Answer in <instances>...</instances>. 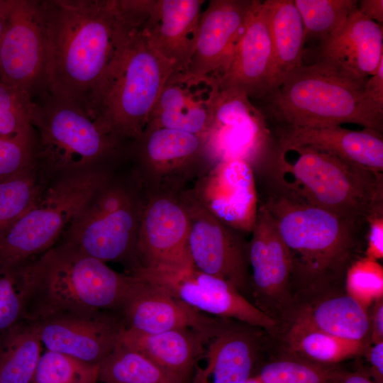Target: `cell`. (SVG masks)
Instances as JSON below:
<instances>
[{
    "mask_svg": "<svg viewBox=\"0 0 383 383\" xmlns=\"http://www.w3.org/2000/svg\"><path fill=\"white\" fill-rule=\"evenodd\" d=\"M39 7L45 90L91 115L95 94L145 11L134 0H39Z\"/></svg>",
    "mask_w": 383,
    "mask_h": 383,
    "instance_id": "obj_1",
    "label": "cell"
},
{
    "mask_svg": "<svg viewBox=\"0 0 383 383\" xmlns=\"http://www.w3.org/2000/svg\"><path fill=\"white\" fill-rule=\"evenodd\" d=\"M270 192L367 224L383 209L382 174L309 146L280 145L260 170Z\"/></svg>",
    "mask_w": 383,
    "mask_h": 383,
    "instance_id": "obj_2",
    "label": "cell"
},
{
    "mask_svg": "<svg viewBox=\"0 0 383 383\" xmlns=\"http://www.w3.org/2000/svg\"><path fill=\"white\" fill-rule=\"evenodd\" d=\"M26 283V319L61 313L119 311L135 277L61 243L21 265Z\"/></svg>",
    "mask_w": 383,
    "mask_h": 383,
    "instance_id": "obj_3",
    "label": "cell"
},
{
    "mask_svg": "<svg viewBox=\"0 0 383 383\" xmlns=\"http://www.w3.org/2000/svg\"><path fill=\"white\" fill-rule=\"evenodd\" d=\"M365 84L319 62L302 64L263 100V112L277 126L316 128L354 123L382 133L383 107L366 94Z\"/></svg>",
    "mask_w": 383,
    "mask_h": 383,
    "instance_id": "obj_4",
    "label": "cell"
},
{
    "mask_svg": "<svg viewBox=\"0 0 383 383\" xmlns=\"http://www.w3.org/2000/svg\"><path fill=\"white\" fill-rule=\"evenodd\" d=\"M262 204L274 218L287 247L292 278L305 285L318 286L345 276L355 260L367 224L272 192Z\"/></svg>",
    "mask_w": 383,
    "mask_h": 383,
    "instance_id": "obj_5",
    "label": "cell"
},
{
    "mask_svg": "<svg viewBox=\"0 0 383 383\" xmlns=\"http://www.w3.org/2000/svg\"><path fill=\"white\" fill-rule=\"evenodd\" d=\"M30 124L35 163L52 172L114 170L128 159V143L108 131L83 108L44 91L32 99Z\"/></svg>",
    "mask_w": 383,
    "mask_h": 383,
    "instance_id": "obj_6",
    "label": "cell"
},
{
    "mask_svg": "<svg viewBox=\"0 0 383 383\" xmlns=\"http://www.w3.org/2000/svg\"><path fill=\"white\" fill-rule=\"evenodd\" d=\"M145 20L132 29L111 72L95 94L91 115L128 143L146 127L152 110L174 65L150 45L143 31Z\"/></svg>",
    "mask_w": 383,
    "mask_h": 383,
    "instance_id": "obj_7",
    "label": "cell"
},
{
    "mask_svg": "<svg viewBox=\"0 0 383 383\" xmlns=\"http://www.w3.org/2000/svg\"><path fill=\"white\" fill-rule=\"evenodd\" d=\"M146 190L135 172H116L66 228L62 243L126 273L138 268L137 244Z\"/></svg>",
    "mask_w": 383,
    "mask_h": 383,
    "instance_id": "obj_8",
    "label": "cell"
},
{
    "mask_svg": "<svg viewBox=\"0 0 383 383\" xmlns=\"http://www.w3.org/2000/svg\"><path fill=\"white\" fill-rule=\"evenodd\" d=\"M115 172L94 168L65 174L0 232V269L17 267L52 248L72 221Z\"/></svg>",
    "mask_w": 383,
    "mask_h": 383,
    "instance_id": "obj_9",
    "label": "cell"
},
{
    "mask_svg": "<svg viewBox=\"0 0 383 383\" xmlns=\"http://www.w3.org/2000/svg\"><path fill=\"white\" fill-rule=\"evenodd\" d=\"M204 139L212 165L241 160L248 162L254 172L268 162L277 148L264 112L245 92L231 88L219 87Z\"/></svg>",
    "mask_w": 383,
    "mask_h": 383,
    "instance_id": "obj_10",
    "label": "cell"
},
{
    "mask_svg": "<svg viewBox=\"0 0 383 383\" xmlns=\"http://www.w3.org/2000/svg\"><path fill=\"white\" fill-rule=\"evenodd\" d=\"M128 159L147 189L184 190L212 165L204 136L150 124L130 144Z\"/></svg>",
    "mask_w": 383,
    "mask_h": 383,
    "instance_id": "obj_11",
    "label": "cell"
},
{
    "mask_svg": "<svg viewBox=\"0 0 383 383\" xmlns=\"http://www.w3.org/2000/svg\"><path fill=\"white\" fill-rule=\"evenodd\" d=\"M145 190L137 244V270L193 268L188 248V216L181 197L183 190Z\"/></svg>",
    "mask_w": 383,
    "mask_h": 383,
    "instance_id": "obj_12",
    "label": "cell"
},
{
    "mask_svg": "<svg viewBox=\"0 0 383 383\" xmlns=\"http://www.w3.org/2000/svg\"><path fill=\"white\" fill-rule=\"evenodd\" d=\"M189 220L188 248L194 267L230 283L240 293L250 283L248 243L196 199L190 187L181 192Z\"/></svg>",
    "mask_w": 383,
    "mask_h": 383,
    "instance_id": "obj_13",
    "label": "cell"
},
{
    "mask_svg": "<svg viewBox=\"0 0 383 383\" xmlns=\"http://www.w3.org/2000/svg\"><path fill=\"white\" fill-rule=\"evenodd\" d=\"M0 81L28 95L44 92L45 51L39 0H7Z\"/></svg>",
    "mask_w": 383,
    "mask_h": 383,
    "instance_id": "obj_14",
    "label": "cell"
},
{
    "mask_svg": "<svg viewBox=\"0 0 383 383\" xmlns=\"http://www.w3.org/2000/svg\"><path fill=\"white\" fill-rule=\"evenodd\" d=\"M152 283L202 313L234 318L270 328L275 321L250 303L232 284L194 267L173 271L136 270L131 274Z\"/></svg>",
    "mask_w": 383,
    "mask_h": 383,
    "instance_id": "obj_15",
    "label": "cell"
},
{
    "mask_svg": "<svg viewBox=\"0 0 383 383\" xmlns=\"http://www.w3.org/2000/svg\"><path fill=\"white\" fill-rule=\"evenodd\" d=\"M31 323L46 350L99 365L119 344L126 327L116 311L61 313Z\"/></svg>",
    "mask_w": 383,
    "mask_h": 383,
    "instance_id": "obj_16",
    "label": "cell"
},
{
    "mask_svg": "<svg viewBox=\"0 0 383 383\" xmlns=\"http://www.w3.org/2000/svg\"><path fill=\"white\" fill-rule=\"evenodd\" d=\"M199 202L232 229L251 233L257 217L258 199L256 178L246 161L217 162L192 184Z\"/></svg>",
    "mask_w": 383,
    "mask_h": 383,
    "instance_id": "obj_17",
    "label": "cell"
},
{
    "mask_svg": "<svg viewBox=\"0 0 383 383\" xmlns=\"http://www.w3.org/2000/svg\"><path fill=\"white\" fill-rule=\"evenodd\" d=\"M253 0H210L201 13L194 51L184 72L187 79H218L232 61Z\"/></svg>",
    "mask_w": 383,
    "mask_h": 383,
    "instance_id": "obj_18",
    "label": "cell"
},
{
    "mask_svg": "<svg viewBox=\"0 0 383 383\" xmlns=\"http://www.w3.org/2000/svg\"><path fill=\"white\" fill-rule=\"evenodd\" d=\"M220 88L243 91L264 100L276 89V65L265 1L253 0L244 30Z\"/></svg>",
    "mask_w": 383,
    "mask_h": 383,
    "instance_id": "obj_19",
    "label": "cell"
},
{
    "mask_svg": "<svg viewBox=\"0 0 383 383\" xmlns=\"http://www.w3.org/2000/svg\"><path fill=\"white\" fill-rule=\"evenodd\" d=\"M134 277L119 310L127 328L145 333L189 328L208 337L220 323L161 287Z\"/></svg>",
    "mask_w": 383,
    "mask_h": 383,
    "instance_id": "obj_20",
    "label": "cell"
},
{
    "mask_svg": "<svg viewBox=\"0 0 383 383\" xmlns=\"http://www.w3.org/2000/svg\"><path fill=\"white\" fill-rule=\"evenodd\" d=\"M317 55L316 62L365 83L383 61L382 26L357 8L337 32L318 45Z\"/></svg>",
    "mask_w": 383,
    "mask_h": 383,
    "instance_id": "obj_21",
    "label": "cell"
},
{
    "mask_svg": "<svg viewBox=\"0 0 383 383\" xmlns=\"http://www.w3.org/2000/svg\"><path fill=\"white\" fill-rule=\"evenodd\" d=\"M218 90L216 78L187 79L174 72L165 84L148 124L204 136Z\"/></svg>",
    "mask_w": 383,
    "mask_h": 383,
    "instance_id": "obj_22",
    "label": "cell"
},
{
    "mask_svg": "<svg viewBox=\"0 0 383 383\" xmlns=\"http://www.w3.org/2000/svg\"><path fill=\"white\" fill-rule=\"evenodd\" d=\"M204 0H152L142 28L155 50L184 72L194 51Z\"/></svg>",
    "mask_w": 383,
    "mask_h": 383,
    "instance_id": "obj_23",
    "label": "cell"
},
{
    "mask_svg": "<svg viewBox=\"0 0 383 383\" xmlns=\"http://www.w3.org/2000/svg\"><path fill=\"white\" fill-rule=\"evenodd\" d=\"M280 145L309 146L376 174L383 171L382 133L373 129L353 131L341 126L304 128L277 126Z\"/></svg>",
    "mask_w": 383,
    "mask_h": 383,
    "instance_id": "obj_24",
    "label": "cell"
},
{
    "mask_svg": "<svg viewBox=\"0 0 383 383\" xmlns=\"http://www.w3.org/2000/svg\"><path fill=\"white\" fill-rule=\"evenodd\" d=\"M249 333L221 321L208 336L196 361L189 383H245L255 360Z\"/></svg>",
    "mask_w": 383,
    "mask_h": 383,
    "instance_id": "obj_25",
    "label": "cell"
},
{
    "mask_svg": "<svg viewBox=\"0 0 383 383\" xmlns=\"http://www.w3.org/2000/svg\"><path fill=\"white\" fill-rule=\"evenodd\" d=\"M251 233L248 243L250 282L257 292L277 297L289 284L292 260L274 218L262 204L258 205Z\"/></svg>",
    "mask_w": 383,
    "mask_h": 383,
    "instance_id": "obj_26",
    "label": "cell"
},
{
    "mask_svg": "<svg viewBox=\"0 0 383 383\" xmlns=\"http://www.w3.org/2000/svg\"><path fill=\"white\" fill-rule=\"evenodd\" d=\"M206 338L189 328L145 333L126 327L119 343L145 356L180 380L189 383Z\"/></svg>",
    "mask_w": 383,
    "mask_h": 383,
    "instance_id": "obj_27",
    "label": "cell"
},
{
    "mask_svg": "<svg viewBox=\"0 0 383 383\" xmlns=\"http://www.w3.org/2000/svg\"><path fill=\"white\" fill-rule=\"evenodd\" d=\"M265 2L275 60L277 89L292 70L302 65L304 27L294 0Z\"/></svg>",
    "mask_w": 383,
    "mask_h": 383,
    "instance_id": "obj_28",
    "label": "cell"
},
{
    "mask_svg": "<svg viewBox=\"0 0 383 383\" xmlns=\"http://www.w3.org/2000/svg\"><path fill=\"white\" fill-rule=\"evenodd\" d=\"M296 321L339 338L362 343L370 327L366 309L348 295L323 301L304 311Z\"/></svg>",
    "mask_w": 383,
    "mask_h": 383,
    "instance_id": "obj_29",
    "label": "cell"
},
{
    "mask_svg": "<svg viewBox=\"0 0 383 383\" xmlns=\"http://www.w3.org/2000/svg\"><path fill=\"white\" fill-rule=\"evenodd\" d=\"M31 322L24 320L0 338V383H30L43 353Z\"/></svg>",
    "mask_w": 383,
    "mask_h": 383,
    "instance_id": "obj_30",
    "label": "cell"
},
{
    "mask_svg": "<svg viewBox=\"0 0 383 383\" xmlns=\"http://www.w3.org/2000/svg\"><path fill=\"white\" fill-rule=\"evenodd\" d=\"M291 349L308 361L331 366L360 355L364 343L346 340L296 321L288 334Z\"/></svg>",
    "mask_w": 383,
    "mask_h": 383,
    "instance_id": "obj_31",
    "label": "cell"
},
{
    "mask_svg": "<svg viewBox=\"0 0 383 383\" xmlns=\"http://www.w3.org/2000/svg\"><path fill=\"white\" fill-rule=\"evenodd\" d=\"M99 381L103 383H186L121 343L100 364Z\"/></svg>",
    "mask_w": 383,
    "mask_h": 383,
    "instance_id": "obj_32",
    "label": "cell"
},
{
    "mask_svg": "<svg viewBox=\"0 0 383 383\" xmlns=\"http://www.w3.org/2000/svg\"><path fill=\"white\" fill-rule=\"evenodd\" d=\"M301 16L306 40L325 42L357 8V0H294Z\"/></svg>",
    "mask_w": 383,
    "mask_h": 383,
    "instance_id": "obj_33",
    "label": "cell"
},
{
    "mask_svg": "<svg viewBox=\"0 0 383 383\" xmlns=\"http://www.w3.org/2000/svg\"><path fill=\"white\" fill-rule=\"evenodd\" d=\"M99 365L46 350L40 357L30 383H96Z\"/></svg>",
    "mask_w": 383,
    "mask_h": 383,
    "instance_id": "obj_34",
    "label": "cell"
},
{
    "mask_svg": "<svg viewBox=\"0 0 383 383\" xmlns=\"http://www.w3.org/2000/svg\"><path fill=\"white\" fill-rule=\"evenodd\" d=\"M33 169L0 181V232L23 215L39 195Z\"/></svg>",
    "mask_w": 383,
    "mask_h": 383,
    "instance_id": "obj_35",
    "label": "cell"
},
{
    "mask_svg": "<svg viewBox=\"0 0 383 383\" xmlns=\"http://www.w3.org/2000/svg\"><path fill=\"white\" fill-rule=\"evenodd\" d=\"M340 372L306 360H282L265 365L257 375L261 383H331Z\"/></svg>",
    "mask_w": 383,
    "mask_h": 383,
    "instance_id": "obj_36",
    "label": "cell"
},
{
    "mask_svg": "<svg viewBox=\"0 0 383 383\" xmlns=\"http://www.w3.org/2000/svg\"><path fill=\"white\" fill-rule=\"evenodd\" d=\"M26 288L21 266L0 269V338L26 319Z\"/></svg>",
    "mask_w": 383,
    "mask_h": 383,
    "instance_id": "obj_37",
    "label": "cell"
},
{
    "mask_svg": "<svg viewBox=\"0 0 383 383\" xmlns=\"http://www.w3.org/2000/svg\"><path fill=\"white\" fill-rule=\"evenodd\" d=\"M31 98L0 81V135L32 137Z\"/></svg>",
    "mask_w": 383,
    "mask_h": 383,
    "instance_id": "obj_38",
    "label": "cell"
},
{
    "mask_svg": "<svg viewBox=\"0 0 383 383\" xmlns=\"http://www.w3.org/2000/svg\"><path fill=\"white\" fill-rule=\"evenodd\" d=\"M348 295L364 309L382 298L383 269L374 260L367 257L357 258L345 274Z\"/></svg>",
    "mask_w": 383,
    "mask_h": 383,
    "instance_id": "obj_39",
    "label": "cell"
},
{
    "mask_svg": "<svg viewBox=\"0 0 383 383\" xmlns=\"http://www.w3.org/2000/svg\"><path fill=\"white\" fill-rule=\"evenodd\" d=\"M35 139L0 135V181L35 166Z\"/></svg>",
    "mask_w": 383,
    "mask_h": 383,
    "instance_id": "obj_40",
    "label": "cell"
},
{
    "mask_svg": "<svg viewBox=\"0 0 383 383\" xmlns=\"http://www.w3.org/2000/svg\"><path fill=\"white\" fill-rule=\"evenodd\" d=\"M367 228L365 257L377 261L383 257V209L368 217Z\"/></svg>",
    "mask_w": 383,
    "mask_h": 383,
    "instance_id": "obj_41",
    "label": "cell"
},
{
    "mask_svg": "<svg viewBox=\"0 0 383 383\" xmlns=\"http://www.w3.org/2000/svg\"><path fill=\"white\" fill-rule=\"evenodd\" d=\"M368 375L374 383H383V341L374 343L368 353Z\"/></svg>",
    "mask_w": 383,
    "mask_h": 383,
    "instance_id": "obj_42",
    "label": "cell"
},
{
    "mask_svg": "<svg viewBox=\"0 0 383 383\" xmlns=\"http://www.w3.org/2000/svg\"><path fill=\"white\" fill-rule=\"evenodd\" d=\"M364 90L377 104L383 107V61L380 63L377 72L367 79Z\"/></svg>",
    "mask_w": 383,
    "mask_h": 383,
    "instance_id": "obj_43",
    "label": "cell"
},
{
    "mask_svg": "<svg viewBox=\"0 0 383 383\" xmlns=\"http://www.w3.org/2000/svg\"><path fill=\"white\" fill-rule=\"evenodd\" d=\"M357 9L367 18L382 26L383 1L362 0L358 1Z\"/></svg>",
    "mask_w": 383,
    "mask_h": 383,
    "instance_id": "obj_44",
    "label": "cell"
},
{
    "mask_svg": "<svg viewBox=\"0 0 383 383\" xmlns=\"http://www.w3.org/2000/svg\"><path fill=\"white\" fill-rule=\"evenodd\" d=\"M371 341L372 344L383 341V301L382 298L375 301L372 314Z\"/></svg>",
    "mask_w": 383,
    "mask_h": 383,
    "instance_id": "obj_45",
    "label": "cell"
},
{
    "mask_svg": "<svg viewBox=\"0 0 383 383\" xmlns=\"http://www.w3.org/2000/svg\"><path fill=\"white\" fill-rule=\"evenodd\" d=\"M331 383H374L367 373L357 371L345 372L340 371Z\"/></svg>",
    "mask_w": 383,
    "mask_h": 383,
    "instance_id": "obj_46",
    "label": "cell"
},
{
    "mask_svg": "<svg viewBox=\"0 0 383 383\" xmlns=\"http://www.w3.org/2000/svg\"><path fill=\"white\" fill-rule=\"evenodd\" d=\"M7 9V0H0V43L6 26Z\"/></svg>",
    "mask_w": 383,
    "mask_h": 383,
    "instance_id": "obj_47",
    "label": "cell"
},
{
    "mask_svg": "<svg viewBox=\"0 0 383 383\" xmlns=\"http://www.w3.org/2000/svg\"><path fill=\"white\" fill-rule=\"evenodd\" d=\"M245 383H261L257 375L252 376Z\"/></svg>",
    "mask_w": 383,
    "mask_h": 383,
    "instance_id": "obj_48",
    "label": "cell"
}]
</instances>
